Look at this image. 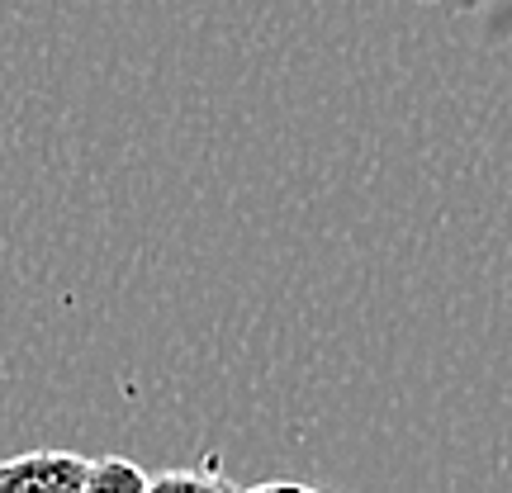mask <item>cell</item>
<instances>
[{"instance_id":"7a4b0ae2","label":"cell","mask_w":512,"mask_h":493,"mask_svg":"<svg viewBox=\"0 0 512 493\" xmlns=\"http://www.w3.org/2000/svg\"><path fill=\"white\" fill-rule=\"evenodd\" d=\"M147 475L124 456H100L91 460V475H86V489L81 493H143Z\"/></svg>"},{"instance_id":"277c9868","label":"cell","mask_w":512,"mask_h":493,"mask_svg":"<svg viewBox=\"0 0 512 493\" xmlns=\"http://www.w3.org/2000/svg\"><path fill=\"white\" fill-rule=\"evenodd\" d=\"M252 493H313L304 484H266V489H252Z\"/></svg>"},{"instance_id":"6da1fadb","label":"cell","mask_w":512,"mask_h":493,"mask_svg":"<svg viewBox=\"0 0 512 493\" xmlns=\"http://www.w3.org/2000/svg\"><path fill=\"white\" fill-rule=\"evenodd\" d=\"M91 460L76 451H24L0 460V493H81Z\"/></svg>"},{"instance_id":"3957f363","label":"cell","mask_w":512,"mask_h":493,"mask_svg":"<svg viewBox=\"0 0 512 493\" xmlns=\"http://www.w3.org/2000/svg\"><path fill=\"white\" fill-rule=\"evenodd\" d=\"M143 493H238V484H228L214 465H204V470H166L147 479Z\"/></svg>"}]
</instances>
